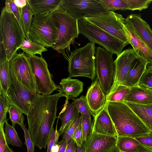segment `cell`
<instances>
[{
	"label": "cell",
	"instance_id": "28",
	"mask_svg": "<svg viewBox=\"0 0 152 152\" xmlns=\"http://www.w3.org/2000/svg\"><path fill=\"white\" fill-rule=\"evenodd\" d=\"M10 64L6 58H0V95H7L10 80Z\"/></svg>",
	"mask_w": 152,
	"mask_h": 152
},
{
	"label": "cell",
	"instance_id": "52",
	"mask_svg": "<svg viewBox=\"0 0 152 152\" xmlns=\"http://www.w3.org/2000/svg\"><path fill=\"white\" fill-rule=\"evenodd\" d=\"M143 152H152V149L150 148V149H149V150H148V151H144Z\"/></svg>",
	"mask_w": 152,
	"mask_h": 152
},
{
	"label": "cell",
	"instance_id": "51",
	"mask_svg": "<svg viewBox=\"0 0 152 152\" xmlns=\"http://www.w3.org/2000/svg\"><path fill=\"white\" fill-rule=\"evenodd\" d=\"M77 146V148L76 152H84L82 147Z\"/></svg>",
	"mask_w": 152,
	"mask_h": 152
},
{
	"label": "cell",
	"instance_id": "30",
	"mask_svg": "<svg viewBox=\"0 0 152 152\" xmlns=\"http://www.w3.org/2000/svg\"><path fill=\"white\" fill-rule=\"evenodd\" d=\"M5 124L4 134L7 144L11 145L14 146L21 147L23 144L15 128L9 125L7 121Z\"/></svg>",
	"mask_w": 152,
	"mask_h": 152
},
{
	"label": "cell",
	"instance_id": "29",
	"mask_svg": "<svg viewBox=\"0 0 152 152\" xmlns=\"http://www.w3.org/2000/svg\"><path fill=\"white\" fill-rule=\"evenodd\" d=\"M23 53L29 55L38 54L41 56L42 53L48 50L45 46L37 43L34 42L30 39H26L20 47Z\"/></svg>",
	"mask_w": 152,
	"mask_h": 152
},
{
	"label": "cell",
	"instance_id": "16",
	"mask_svg": "<svg viewBox=\"0 0 152 152\" xmlns=\"http://www.w3.org/2000/svg\"><path fill=\"white\" fill-rule=\"evenodd\" d=\"M117 137L92 133L84 142V152H108L116 143Z\"/></svg>",
	"mask_w": 152,
	"mask_h": 152
},
{
	"label": "cell",
	"instance_id": "17",
	"mask_svg": "<svg viewBox=\"0 0 152 152\" xmlns=\"http://www.w3.org/2000/svg\"><path fill=\"white\" fill-rule=\"evenodd\" d=\"M108 11L117 10L140 11L147 9L152 0H99Z\"/></svg>",
	"mask_w": 152,
	"mask_h": 152
},
{
	"label": "cell",
	"instance_id": "33",
	"mask_svg": "<svg viewBox=\"0 0 152 152\" xmlns=\"http://www.w3.org/2000/svg\"><path fill=\"white\" fill-rule=\"evenodd\" d=\"M75 107L81 114L89 116H95L90 110L86 96L82 95L79 98L75 99L73 102Z\"/></svg>",
	"mask_w": 152,
	"mask_h": 152
},
{
	"label": "cell",
	"instance_id": "23",
	"mask_svg": "<svg viewBox=\"0 0 152 152\" xmlns=\"http://www.w3.org/2000/svg\"><path fill=\"white\" fill-rule=\"evenodd\" d=\"M34 15L51 13L60 8L62 0H27Z\"/></svg>",
	"mask_w": 152,
	"mask_h": 152
},
{
	"label": "cell",
	"instance_id": "9",
	"mask_svg": "<svg viewBox=\"0 0 152 152\" xmlns=\"http://www.w3.org/2000/svg\"><path fill=\"white\" fill-rule=\"evenodd\" d=\"M27 56L34 75L37 94L49 95L55 90H58L60 86L56 85L52 80L45 60L42 56L36 55Z\"/></svg>",
	"mask_w": 152,
	"mask_h": 152
},
{
	"label": "cell",
	"instance_id": "26",
	"mask_svg": "<svg viewBox=\"0 0 152 152\" xmlns=\"http://www.w3.org/2000/svg\"><path fill=\"white\" fill-rule=\"evenodd\" d=\"M116 145L122 152H143L150 149L135 138L126 136H118Z\"/></svg>",
	"mask_w": 152,
	"mask_h": 152
},
{
	"label": "cell",
	"instance_id": "36",
	"mask_svg": "<svg viewBox=\"0 0 152 152\" xmlns=\"http://www.w3.org/2000/svg\"><path fill=\"white\" fill-rule=\"evenodd\" d=\"M8 113L12 126L13 127L15 128L16 124H19L20 126L24 125V118L23 113L15 106L11 104Z\"/></svg>",
	"mask_w": 152,
	"mask_h": 152
},
{
	"label": "cell",
	"instance_id": "50",
	"mask_svg": "<svg viewBox=\"0 0 152 152\" xmlns=\"http://www.w3.org/2000/svg\"><path fill=\"white\" fill-rule=\"evenodd\" d=\"M4 152H15L7 144Z\"/></svg>",
	"mask_w": 152,
	"mask_h": 152
},
{
	"label": "cell",
	"instance_id": "47",
	"mask_svg": "<svg viewBox=\"0 0 152 152\" xmlns=\"http://www.w3.org/2000/svg\"><path fill=\"white\" fill-rule=\"evenodd\" d=\"M13 1L16 6L20 10L22 9L28 4L27 0H15Z\"/></svg>",
	"mask_w": 152,
	"mask_h": 152
},
{
	"label": "cell",
	"instance_id": "37",
	"mask_svg": "<svg viewBox=\"0 0 152 152\" xmlns=\"http://www.w3.org/2000/svg\"><path fill=\"white\" fill-rule=\"evenodd\" d=\"M5 7L8 12L12 13L14 15L20 26L25 38L28 39L25 35L23 28L21 18L20 10L16 5L13 0H6L5 2Z\"/></svg>",
	"mask_w": 152,
	"mask_h": 152
},
{
	"label": "cell",
	"instance_id": "18",
	"mask_svg": "<svg viewBox=\"0 0 152 152\" xmlns=\"http://www.w3.org/2000/svg\"><path fill=\"white\" fill-rule=\"evenodd\" d=\"M94 118L92 133L117 137L115 127L107 110L106 102L103 109Z\"/></svg>",
	"mask_w": 152,
	"mask_h": 152
},
{
	"label": "cell",
	"instance_id": "31",
	"mask_svg": "<svg viewBox=\"0 0 152 152\" xmlns=\"http://www.w3.org/2000/svg\"><path fill=\"white\" fill-rule=\"evenodd\" d=\"M20 11L24 33L27 38L29 39V31L34 14L30 10L28 3L22 9L20 10Z\"/></svg>",
	"mask_w": 152,
	"mask_h": 152
},
{
	"label": "cell",
	"instance_id": "46",
	"mask_svg": "<svg viewBox=\"0 0 152 152\" xmlns=\"http://www.w3.org/2000/svg\"><path fill=\"white\" fill-rule=\"evenodd\" d=\"M69 141L67 140H62L58 144L59 146L58 152H65L66 149Z\"/></svg>",
	"mask_w": 152,
	"mask_h": 152
},
{
	"label": "cell",
	"instance_id": "53",
	"mask_svg": "<svg viewBox=\"0 0 152 152\" xmlns=\"http://www.w3.org/2000/svg\"><path fill=\"white\" fill-rule=\"evenodd\" d=\"M149 68H150L151 70H152V64H151V66L148 67Z\"/></svg>",
	"mask_w": 152,
	"mask_h": 152
},
{
	"label": "cell",
	"instance_id": "4",
	"mask_svg": "<svg viewBox=\"0 0 152 152\" xmlns=\"http://www.w3.org/2000/svg\"><path fill=\"white\" fill-rule=\"evenodd\" d=\"M51 15L58 29L56 40L52 48L68 60L66 51L70 50V45L79 34L78 20L61 9L53 12Z\"/></svg>",
	"mask_w": 152,
	"mask_h": 152
},
{
	"label": "cell",
	"instance_id": "49",
	"mask_svg": "<svg viewBox=\"0 0 152 152\" xmlns=\"http://www.w3.org/2000/svg\"><path fill=\"white\" fill-rule=\"evenodd\" d=\"M108 152H121L115 145Z\"/></svg>",
	"mask_w": 152,
	"mask_h": 152
},
{
	"label": "cell",
	"instance_id": "15",
	"mask_svg": "<svg viewBox=\"0 0 152 152\" xmlns=\"http://www.w3.org/2000/svg\"><path fill=\"white\" fill-rule=\"evenodd\" d=\"M124 28L128 41L137 57L152 64V52L136 33L132 25L126 18Z\"/></svg>",
	"mask_w": 152,
	"mask_h": 152
},
{
	"label": "cell",
	"instance_id": "43",
	"mask_svg": "<svg viewBox=\"0 0 152 152\" xmlns=\"http://www.w3.org/2000/svg\"><path fill=\"white\" fill-rule=\"evenodd\" d=\"M72 139L75 142L77 146L82 147L83 144V133L82 129L81 122L75 131Z\"/></svg>",
	"mask_w": 152,
	"mask_h": 152
},
{
	"label": "cell",
	"instance_id": "39",
	"mask_svg": "<svg viewBox=\"0 0 152 152\" xmlns=\"http://www.w3.org/2000/svg\"><path fill=\"white\" fill-rule=\"evenodd\" d=\"M138 84L143 85L152 88V70L148 67L145 69Z\"/></svg>",
	"mask_w": 152,
	"mask_h": 152
},
{
	"label": "cell",
	"instance_id": "22",
	"mask_svg": "<svg viewBox=\"0 0 152 152\" xmlns=\"http://www.w3.org/2000/svg\"><path fill=\"white\" fill-rule=\"evenodd\" d=\"M148 64L137 57L132 63L122 85L130 88L137 85Z\"/></svg>",
	"mask_w": 152,
	"mask_h": 152
},
{
	"label": "cell",
	"instance_id": "20",
	"mask_svg": "<svg viewBox=\"0 0 152 152\" xmlns=\"http://www.w3.org/2000/svg\"><path fill=\"white\" fill-rule=\"evenodd\" d=\"M126 18L130 22L135 31L152 52V30L140 14H132Z\"/></svg>",
	"mask_w": 152,
	"mask_h": 152
},
{
	"label": "cell",
	"instance_id": "19",
	"mask_svg": "<svg viewBox=\"0 0 152 152\" xmlns=\"http://www.w3.org/2000/svg\"><path fill=\"white\" fill-rule=\"evenodd\" d=\"M86 96L90 110L95 116L103 109L106 103V95L97 78L88 88Z\"/></svg>",
	"mask_w": 152,
	"mask_h": 152
},
{
	"label": "cell",
	"instance_id": "10",
	"mask_svg": "<svg viewBox=\"0 0 152 152\" xmlns=\"http://www.w3.org/2000/svg\"><path fill=\"white\" fill-rule=\"evenodd\" d=\"M83 18L121 41L129 44L124 28L125 19L122 15L109 11L105 13Z\"/></svg>",
	"mask_w": 152,
	"mask_h": 152
},
{
	"label": "cell",
	"instance_id": "35",
	"mask_svg": "<svg viewBox=\"0 0 152 152\" xmlns=\"http://www.w3.org/2000/svg\"><path fill=\"white\" fill-rule=\"evenodd\" d=\"M81 125L83 133V143L86 140L89 135L92 133L93 123L91 116L81 114Z\"/></svg>",
	"mask_w": 152,
	"mask_h": 152
},
{
	"label": "cell",
	"instance_id": "21",
	"mask_svg": "<svg viewBox=\"0 0 152 152\" xmlns=\"http://www.w3.org/2000/svg\"><path fill=\"white\" fill-rule=\"evenodd\" d=\"M124 102L144 105L152 104V88L139 84L130 87Z\"/></svg>",
	"mask_w": 152,
	"mask_h": 152
},
{
	"label": "cell",
	"instance_id": "7",
	"mask_svg": "<svg viewBox=\"0 0 152 152\" xmlns=\"http://www.w3.org/2000/svg\"><path fill=\"white\" fill-rule=\"evenodd\" d=\"M57 32L51 13L34 15L29 31V39L45 47L52 48Z\"/></svg>",
	"mask_w": 152,
	"mask_h": 152
},
{
	"label": "cell",
	"instance_id": "3",
	"mask_svg": "<svg viewBox=\"0 0 152 152\" xmlns=\"http://www.w3.org/2000/svg\"><path fill=\"white\" fill-rule=\"evenodd\" d=\"M0 46L10 61L25 39L20 26L13 14L1 10L0 17Z\"/></svg>",
	"mask_w": 152,
	"mask_h": 152
},
{
	"label": "cell",
	"instance_id": "32",
	"mask_svg": "<svg viewBox=\"0 0 152 152\" xmlns=\"http://www.w3.org/2000/svg\"><path fill=\"white\" fill-rule=\"evenodd\" d=\"M130 90V87L119 85L113 92L106 95V102H124Z\"/></svg>",
	"mask_w": 152,
	"mask_h": 152
},
{
	"label": "cell",
	"instance_id": "1",
	"mask_svg": "<svg viewBox=\"0 0 152 152\" xmlns=\"http://www.w3.org/2000/svg\"><path fill=\"white\" fill-rule=\"evenodd\" d=\"M60 93L44 95L37 94L27 115L28 131L34 146L45 148L56 116L57 104Z\"/></svg>",
	"mask_w": 152,
	"mask_h": 152
},
{
	"label": "cell",
	"instance_id": "5",
	"mask_svg": "<svg viewBox=\"0 0 152 152\" xmlns=\"http://www.w3.org/2000/svg\"><path fill=\"white\" fill-rule=\"evenodd\" d=\"M95 43L90 42L71 52L68 59V77H88L93 81L96 76Z\"/></svg>",
	"mask_w": 152,
	"mask_h": 152
},
{
	"label": "cell",
	"instance_id": "14",
	"mask_svg": "<svg viewBox=\"0 0 152 152\" xmlns=\"http://www.w3.org/2000/svg\"><path fill=\"white\" fill-rule=\"evenodd\" d=\"M137 57L133 49L130 48L125 49L117 56L114 61L115 75L113 84L107 95L113 92L119 85H123L132 63Z\"/></svg>",
	"mask_w": 152,
	"mask_h": 152
},
{
	"label": "cell",
	"instance_id": "12",
	"mask_svg": "<svg viewBox=\"0 0 152 152\" xmlns=\"http://www.w3.org/2000/svg\"><path fill=\"white\" fill-rule=\"evenodd\" d=\"M60 9L77 20L108 11L99 0H62Z\"/></svg>",
	"mask_w": 152,
	"mask_h": 152
},
{
	"label": "cell",
	"instance_id": "44",
	"mask_svg": "<svg viewBox=\"0 0 152 152\" xmlns=\"http://www.w3.org/2000/svg\"><path fill=\"white\" fill-rule=\"evenodd\" d=\"M7 144L4 127H0V152H4Z\"/></svg>",
	"mask_w": 152,
	"mask_h": 152
},
{
	"label": "cell",
	"instance_id": "13",
	"mask_svg": "<svg viewBox=\"0 0 152 152\" xmlns=\"http://www.w3.org/2000/svg\"><path fill=\"white\" fill-rule=\"evenodd\" d=\"M10 68L18 80L31 91L37 93L34 75L24 53H16L10 61Z\"/></svg>",
	"mask_w": 152,
	"mask_h": 152
},
{
	"label": "cell",
	"instance_id": "8",
	"mask_svg": "<svg viewBox=\"0 0 152 152\" xmlns=\"http://www.w3.org/2000/svg\"><path fill=\"white\" fill-rule=\"evenodd\" d=\"M95 65L96 78L106 95L113 86L115 75L113 54L100 46L96 48Z\"/></svg>",
	"mask_w": 152,
	"mask_h": 152
},
{
	"label": "cell",
	"instance_id": "25",
	"mask_svg": "<svg viewBox=\"0 0 152 152\" xmlns=\"http://www.w3.org/2000/svg\"><path fill=\"white\" fill-rule=\"evenodd\" d=\"M80 113L73 102L70 103L66 99L63 108L58 117L61 121V126L58 131L59 136L65 132L80 115Z\"/></svg>",
	"mask_w": 152,
	"mask_h": 152
},
{
	"label": "cell",
	"instance_id": "6",
	"mask_svg": "<svg viewBox=\"0 0 152 152\" xmlns=\"http://www.w3.org/2000/svg\"><path fill=\"white\" fill-rule=\"evenodd\" d=\"M78 25L79 34L84 36L90 42L99 44L113 55L118 56L129 44L83 18L78 20Z\"/></svg>",
	"mask_w": 152,
	"mask_h": 152
},
{
	"label": "cell",
	"instance_id": "38",
	"mask_svg": "<svg viewBox=\"0 0 152 152\" xmlns=\"http://www.w3.org/2000/svg\"><path fill=\"white\" fill-rule=\"evenodd\" d=\"M81 121V115H79L68 129L62 134V140H66L69 142L72 139L75 131L80 124Z\"/></svg>",
	"mask_w": 152,
	"mask_h": 152
},
{
	"label": "cell",
	"instance_id": "27",
	"mask_svg": "<svg viewBox=\"0 0 152 152\" xmlns=\"http://www.w3.org/2000/svg\"><path fill=\"white\" fill-rule=\"evenodd\" d=\"M125 102L132 110L150 130L152 131V104L144 105Z\"/></svg>",
	"mask_w": 152,
	"mask_h": 152
},
{
	"label": "cell",
	"instance_id": "48",
	"mask_svg": "<svg viewBox=\"0 0 152 152\" xmlns=\"http://www.w3.org/2000/svg\"><path fill=\"white\" fill-rule=\"evenodd\" d=\"M59 148V146L58 144H56L52 148L51 152H58Z\"/></svg>",
	"mask_w": 152,
	"mask_h": 152
},
{
	"label": "cell",
	"instance_id": "2",
	"mask_svg": "<svg viewBox=\"0 0 152 152\" xmlns=\"http://www.w3.org/2000/svg\"><path fill=\"white\" fill-rule=\"evenodd\" d=\"M106 102L118 136L135 138L150 131L125 102Z\"/></svg>",
	"mask_w": 152,
	"mask_h": 152
},
{
	"label": "cell",
	"instance_id": "11",
	"mask_svg": "<svg viewBox=\"0 0 152 152\" xmlns=\"http://www.w3.org/2000/svg\"><path fill=\"white\" fill-rule=\"evenodd\" d=\"M10 80L6 96L12 105L27 115L37 93L26 87L17 79L10 68Z\"/></svg>",
	"mask_w": 152,
	"mask_h": 152
},
{
	"label": "cell",
	"instance_id": "40",
	"mask_svg": "<svg viewBox=\"0 0 152 152\" xmlns=\"http://www.w3.org/2000/svg\"><path fill=\"white\" fill-rule=\"evenodd\" d=\"M59 136L56 126L55 130L54 128L52 129L47 145V149L46 152H51L53 147L58 144Z\"/></svg>",
	"mask_w": 152,
	"mask_h": 152
},
{
	"label": "cell",
	"instance_id": "42",
	"mask_svg": "<svg viewBox=\"0 0 152 152\" xmlns=\"http://www.w3.org/2000/svg\"><path fill=\"white\" fill-rule=\"evenodd\" d=\"M135 138L142 145L152 149V131Z\"/></svg>",
	"mask_w": 152,
	"mask_h": 152
},
{
	"label": "cell",
	"instance_id": "24",
	"mask_svg": "<svg viewBox=\"0 0 152 152\" xmlns=\"http://www.w3.org/2000/svg\"><path fill=\"white\" fill-rule=\"evenodd\" d=\"M60 84L59 93L66 99H74L83 91V83L77 79H72L68 77L61 79Z\"/></svg>",
	"mask_w": 152,
	"mask_h": 152
},
{
	"label": "cell",
	"instance_id": "45",
	"mask_svg": "<svg viewBox=\"0 0 152 152\" xmlns=\"http://www.w3.org/2000/svg\"><path fill=\"white\" fill-rule=\"evenodd\" d=\"M77 146L75 142L72 139L68 142L65 152H76Z\"/></svg>",
	"mask_w": 152,
	"mask_h": 152
},
{
	"label": "cell",
	"instance_id": "41",
	"mask_svg": "<svg viewBox=\"0 0 152 152\" xmlns=\"http://www.w3.org/2000/svg\"><path fill=\"white\" fill-rule=\"evenodd\" d=\"M20 127L24 134L25 144L27 147V152H34L35 146L31 138L28 130L24 125Z\"/></svg>",
	"mask_w": 152,
	"mask_h": 152
},
{
	"label": "cell",
	"instance_id": "34",
	"mask_svg": "<svg viewBox=\"0 0 152 152\" xmlns=\"http://www.w3.org/2000/svg\"><path fill=\"white\" fill-rule=\"evenodd\" d=\"M7 96L5 94L0 95V127H4L6 121L7 114L8 112L11 105Z\"/></svg>",
	"mask_w": 152,
	"mask_h": 152
}]
</instances>
